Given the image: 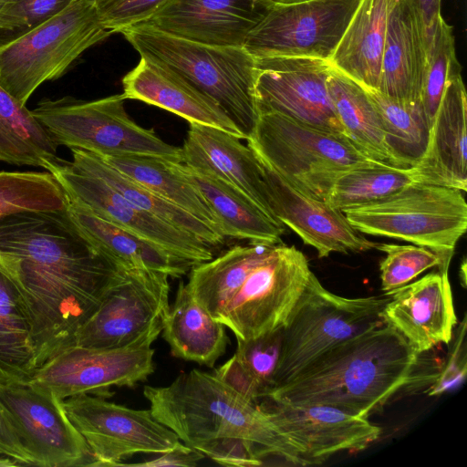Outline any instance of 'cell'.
<instances>
[{
	"label": "cell",
	"mask_w": 467,
	"mask_h": 467,
	"mask_svg": "<svg viewBox=\"0 0 467 467\" xmlns=\"http://www.w3.org/2000/svg\"><path fill=\"white\" fill-rule=\"evenodd\" d=\"M9 0H0V13L2 12V10L4 9V7L5 6V5L8 3Z\"/></svg>",
	"instance_id": "816d5d0a"
},
{
	"label": "cell",
	"mask_w": 467,
	"mask_h": 467,
	"mask_svg": "<svg viewBox=\"0 0 467 467\" xmlns=\"http://www.w3.org/2000/svg\"><path fill=\"white\" fill-rule=\"evenodd\" d=\"M379 113L388 150L400 168L415 166L430 140L431 125L421 103L390 99L378 90L366 89Z\"/></svg>",
	"instance_id": "d590c367"
},
{
	"label": "cell",
	"mask_w": 467,
	"mask_h": 467,
	"mask_svg": "<svg viewBox=\"0 0 467 467\" xmlns=\"http://www.w3.org/2000/svg\"><path fill=\"white\" fill-rule=\"evenodd\" d=\"M69 200L95 215L151 242L193 265L213 258L214 250L195 235L149 213L100 178L58 158L48 171Z\"/></svg>",
	"instance_id": "2e32d148"
},
{
	"label": "cell",
	"mask_w": 467,
	"mask_h": 467,
	"mask_svg": "<svg viewBox=\"0 0 467 467\" xmlns=\"http://www.w3.org/2000/svg\"><path fill=\"white\" fill-rule=\"evenodd\" d=\"M70 421L85 439L91 466H119L138 453L160 454L182 441L150 410H135L83 393L63 400Z\"/></svg>",
	"instance_id": "7c38bea8"
},
{
	"label": "cell",
	"mask_w": 467,
	"mask_h": 467,
	"mask_svg": "<svg viewBox=\"0 0 467 467\" xmlns=\"http://www.w3.org/2000/svg\"><path fill=\"white\" fill-rule=\"evenodd\" d=\"M182 153V163L229 183L282 224L272 210L261 162L240 138L219 129L190 123Z\"/></svg>",
	"instance_id": "603a6c76"
},
{
	"label": "cell",
	"mask_w": 467,
	"mask_h": 467,
	"mask_svg": "<svg viewBox=\"0 0 467 467\" xmlns=\"http://www.w3.org/2000/svg\"><path fill=\"white\" fill-rule=\"evenodd\" d=\"M68 213L88 238L119 266L147 269L180 278L193 265L166 249L120 228L69 200Z\"/></svg>",
	"instance_id": "4316f807"
},
{
	"label": "cell",
	"mask_w": 467,
	"mask_h": 467,
	"mask_svg": "<svg viewBox=\"0 0 467 467\" xmlns=\"http://www.w3.org/2000/svg\"><path fill=\"white\" fill-rule=\"evenodd\" d=\"M389 0H361L337 48L330 67L368 90H378Z\"/></svg>",
	"instance_id": "484cf974"
},
{
	"label": "cell",
	"mask_w": 467,
	"mask_h": 467,
	"mask_svg": "<svg viewBox=\"0 0 467 467\" xmlns=\"http://www.w3.org/2000/svg\"><path fill=\"white\" fill-rule=\"evenodd\" d=\"M183 168L216 215L225 238L269 244L282 243L286 227L267 216L247 196L214 175L184 163Z\"/></svg>",
	"instance_id": "f1b7e54d"
},
{
	"label": "cell",
	"mask_w": 467,
	"mask_h": 467,
	"mask_svg": "<svg viewBox=\"0 0 467 467\" xmlns=\"http://www.w3.org/2000/svg\"><path fill=\"white\" fill-rule=\"evenodd\" d=\"M213 374L250 401L259 403L266 393V389L235 353Z\"/></svg>",
	"instance_id": "f6af8a7d"
},
{
	"label": "cell",
	"mask_w": 467,
	"mask_h": 467,
	"mask_svg": "<svg viewBox=\"0 0 467 467\" xmlns=\"http://www.w3.org/2000/svg\"><path fill=\"white\" fill-rule=\"evenodd\" d=\"M236 340L235 354L267 392L273 387L281 354L282 328L249 340Z\"/></svg>",
	"instance_id": "60d3db41"
},
{
	"label": "cell",
	"mask_w": 467,
	"mask_h": 467,
	"mask_svg": "<svg viewBox=\"0 0 467 467\" xmlns=\"http://www.w3.org/2000/svg\"><path fill=\"white\" fill-rule=\"evenodd\" d=\"M0 400L36 466H91L88 446L67 417L64 400L28 383H0Z\"/></svg>",
	"instance_id": "9a60e30c"
},
{
	"label": "cell",
	"mask_w": 467,
	"mask_h": 467,
	"mask_svg": "<svg viewBox=\"0 0 467 467\" xmlns=\"http://www.w3.org/2000/svg\"><path fill=\"white\" fill-rule=\"evenodd\" d=\"M126 99H136L168 110L189 123L219 129L241 140L245 134L211 97L165 64L140 56L138 65L122 78Z\"/></svg>",
	"instance_id": "7402d4cb"
},
{
	"label": "cell",
	"mask_w": 467,
	"mask_h": 467,
	"mask_svg": "<svg viewBox=\"0 0 467 467\" xmlns=\"http://www.w3.org/2000/svg\"><path fill=\"white\" fill-rule=\"evenodd\" d=\"M36 370L29 310L16 282L0 265V383L26 384Z\"/></svg>",
	"instance_id": "1f68e13d"
},
{
	"label": "cell",
	"mask_w": 467,
	"mask_h": 467,
	"mask_svg": "<svg viewBox=\"0 0 467 467\" xmlns=\"http://www.w3.org/2000/svg\"><path fill=\"white\" fill-rule=\"evenodd\" d=\"M143 395L153 417L199 451L212 443L240 440L254 444L264 457L300 465L260 403L246 400L213 374L193 368L168 386H145Z\"/></svg>",
	"instance_id": "3957f363"
},
{
	"label": "cell",
	"mask_w": 467,
	"mask_h": 467,
	"mask_svg": "<svg viewBox=\"0 0 467 467\" xmlns=\"http://www.w3.org/2000/svg\"><path fill=\"white\" fill-rule=\"evenodd\" d=\"M419 353L383 324L332 347L264 399L292 405H326L368 418L413 378Z\"/></svg>",
	"instance_id": "7a4b0ae2"
},
{
	"label": "cell",
	"mask_w": 467,
	"mask_h": 467,
	"mask_svg": "<svg viewBox=\"0 0 467 467\" xmlns=\"http://www.w3.org/2000/svg\"><path fill=\"white\" fill-rule=\"evenodd\" d=\"M100 157L125 176L174 203L223 234L216 215L200 190L184 171L182 162L141 155Z\"/></svg>",
	"instance_id": "f546056e"
},
{
	"label": "cell",
	"mask_w": 467,
	"mask_h": 467,
	"mask_svg": "<svg viewBox=\"0 0 467 467\" xmlns=\"http://www.w3.org/2000/svg\"><path fill=\"white\" fill-rule=\"evenodd\" d=\"M57 147L32 110L0 84V161L48 171Z\"/></svg>",
	"instance_id": "e575fe53"
},
{
	"label": "cell",
	"mask_w": 467,
	"mask_h": 467,
	"mask_svg": "<svg viewBox=\"0 0 467 467\" xmlns=\"http://www.w3.org/2000/svg\"><path fill=\"white\" fill-rule=\"evenodd\" d=\"M100 20L109 31L145 22L166 0H94Z\"/></svg>",
	"instance_id": "7bdbcfd3"
},
{
	"label": "cell",
	"mask_w": 467,
	"mask_h": 467,
	"mask_svg": "<svg viewBox=\"0 0 467 467\" xmlns=\"http://www.w3.org/2000/svg\"><path fill=\"white\" fill-rule=\"evenodd\" d=\"M413 182L410 168L368 161L340 174L326 202L343 213L379 201Z\"/></svg>",
	"instance_id": "8d00e7d4"
},
{
	"label": "cell",
	"mask_w": 467,
	"mask_h": 467,
	"mask_svg": "<svg viewBox=\"0 0 467 467\" xmlns=\"http://www.w3.org/2000/svg\"><path fill=\"white\" fill-rule=\"evenodd\" d=\"M122 94L84 101L42 99L32 110L55 143L99 156L141 155L182 162V148L162 140L127 113Z\"/></svg>",
	"instance_id": "ba28073f"
},
{
	"label": "cell",
	"mask_w": 467,
	"mask_h": 467,
	"mask_svg": "<svg viewBox=\"0 0 467 467\" xmlns=\"http://www.w3.org/2000/svg\"><path fill=\"white\" fill-rule=\"evenodd\" d=\"M246 140L293 187L324 202L340 174L371 161L345 135L276 112L258 114Z\"/></svg>",
	"instance_id": "8992f818"
},
{
	"label": "cell",
	"mask_w": 467,
	"mask_h": 467,
	"mask_svg": "<svg viewBox=\"0 0 467 467\" xmlns=\"http://www.w3.org/2000/svg\"><path fill=\"white\" fill-rule=\"evenodd\" d=\"M272 5L265 0H166L143 23L190 41L244 47Z\"/></svg>",
	"instance_id": "ffe728a7"
},
{
	"label": "cell",
	"mask_w": 467,
	"mask_h": 467,
	"mask_svg": "<svg viewBox=\"0 0 467 467\" xmlns=\"http://www.w3.org/2000/svg\"><path fill=\"white\" fill-rule=\"evenodd\" d=\"M0 455L9 457L19 465H35L31 455L21 443L0 400Z\"/></svg>",
	"instance_id": "bcb514c9"
},
{
	"label": "cell",
	"mask_w": 467,
	"mask_h": 467,
	"mask_svg": "<svg viewBox=\"0 0 467 467\" xmlns=\"http://www.w3.org/2000/svg\"><path fill=\"white\" fill-rule=\"evenodd\" d=\"M343 213L359 233L429 248L448 264L467 229L464 192L420 182L410 183L385 198Z\"/></svg>",
	"instance_id": "52a82bcc"
},
{
	"label": "cell",
	"mask_w": 467,
	"mask_h": 467,
	"mask_svg": "<svg viewBox=\"0 0 467 467\" xmlns=\"http://www.w3.org/2000/svg\"><path fill=\"white\" fill-rule=\"evenodd\" d=\"M111 34L94 0H76L23 32L0 37V84L26 105L40 85L62 77L87 49Z\"/></svg>",
	"instance_id": "5b68a950"
},
{
	"label": "cell",
	"mask_w": 467,
	"mask_h": 467,
	"mask_svg": "<svg viewBox=\"0 0 467 467\" xmlns=\"http://www.w3.org/2000/svg\"><path fill=\"white\" fill-rule=\"evenodd\" d=\"M0 265L29 310L36 368L72 345L126 269L88 238L67 209L0 219Z\"/></svg>",
	"instance_id": "6da1fadb"
},
{
	"label": "cell",
	"mask_w": 467,
	"mask_h": 467,
	"mask_svg": "<svg viewBox=\"0 0 467 467\" xmlns=\"http://www.w3.org/2000/svg\"><path fill=\"white\" fill-rule=\"evenodd\" d=\"M153 459L137 463H120L119 466H136V467H166L182 466L194 467L205 456L192 447L182 443L177 447L163 453L157 454Z\"/></svg>",
	"instance_id": "7dc6e473"
},
{
	"label": "cell",
	"mask_w": 467,
	"mask_h": 467,
	"mask_svg": "<svg viewBox=\"0 0 467 467\" xmlns=\"http://www.w3.org/2000/svg\"><path fill=\"white\" fill-rule=\"evenodd\" d=\"M330 70L328 61L319 58H255L257 115L276 112L345 135L327 89Z\"/></svg>",
	"instance_id": "e0dca14e"
},
{
	"label": "cell",
	"mask_w": 467,
	"mask_h": 467,
	"mask_svg": "<svg viewBox=\"0 0 467 467\" xmlns=\"http://www.w3.org/2000/svg\"><path fill=\"white\" fill-rule=\"evenodd\" d=\"M161 325L173 357L209 368L224 354L229 342L225 327L195 300L183 281Z\"/></svg>",
	"instance_id": "83f0119b"
},
{
	"label": "cell",
	"mask_w": 467,
	"mask_h": 467,
	"mask_svg": "<svg viewBox=\"0 0 467 467\" xmlns=\"http://www.w3.org/2000/svg\"><path fill=\"white\" fill-rule=\"evenodd\" d=\"M388 299L386 294L355 298L337 296L312 273L282 327L273 387L289 381L338 343L385 324L382 313Z\"/></svg>",
	"instance_id": "9c48e42d"
},
{
	"label": "cell",
	"mask_w": 467,
	"mask_h": 467,
	"mask_svg": "<svg viewBox=\"0 0 467 467\" xmlns=\"http://www.w3.org/2000/svg\"><path fill=\"white\" fill-rule=\"evenodd\" d=\"M385 294L389 296L382 313L385 323L397 329L417 353L450 343L457 317L448 269Z\"/></svg>",
	"instance_id": "44dd1931"
},
{
	"label": "cell",
	"mask_w": 467,
	"mask_h": 467,
	"mask_svg": "<svg viewBox=\"0 0 467 467\" xmlns=\"http://www.w3.org/2000/svg\"><path fill=\"white\" fill-rule=\"evenodd\" d=\"M19 466V463L9 457H0V467Z\"/></svg>",
	"instance_id": "681fc988"
},
{
	"label": "cell",
	"mask_w": 467,
	"mask_h": 467,
	"mask_svg": "<svg viewBox=\"0 0 467 467\" xmlns=\"http://www.w3.org/2000/svg\"><path fill=\"white\" fill-rule=\"evenodd\" d=\"M361 0H310L273 5L248 34L254 58L312 57L328 61Z\"/></svg>",
	"instance_id": "4fadbf2b"
},
{
	"label": "cell",
	"mask_w": 467,
	"mask_h": 467,
	"mask_svg": "<svg viewBox=\"0 0 467 467\" xmlns=\"http://www.w3.org/2000/svg\"><path fill=\"white\" fill-rule=\"evenodd\" d=\"M327 89L346 137L368 159L396 166L385 141L379 113L367 90L332 67Z\"/></svg>",
	"instance_id": "836d02e7"
},
{
	"label": "cell",
	"mask_w": 467,
	"mask_h": 467,
	"mask_svg": "<svg viewBox=\"0 0 467 467\" xmlns=\"http://www.w3.org/2000/svg\"><path fill=\"white\" fill-rule=\"evenodd\" d=\"M461 69L455 54L452 26L441 16L430 46L420 103L432 126L451 75Z\"/></svg>",
	"instance_id": "f35d334b"
},
{
	"label": "cell",
	"mask_w": 467,
	"mask_h": 467,
	"mask_svg": "<svg viewBox=\"0 0 467 467\" xmlns=\"http://www.w3.org/2000/svg\"><path fill=\"white\" fill-rule=\"evenodd\" d=\"M76 0H9L0 13V32H23L59 13Z\"/></svg>",
	"instance_id": "b9f144b4"
},
{
	"label": "cell",
	"mask_w": 467,
	"mask_h": 467,
	"mask_svg": "<svg viewBox=\"0 0 467 467\" xmlns=\"http://www.w3.org/2000/svg\"><path fill=\"white\" fill-rule=\"evenodd\" d=\"M120 33L140 56L165 64L213 99L248 139L257 118L255 58L244 47L190 41L145 23Z\"/></svg>",
	"instance_id": "277c9868"
},
{
	"label": "cell",
	"mask_w": 467,
	"mask_h": 467,
	"mask_svg": "<svg viewBox=\"0 0 467 467\" xmlns=\"http://www.w3.org/2000/svg\"><path fill=\"white\" fill-rule=\"evenodd\" d=\"M274 245H234L215 258L193 265L186 285L195 300L218 321L249 273Z\"/></svg>",
	"instance_id": "4dcf8cb0"
},
{
	"label": "cell",
	"mask_w": 467,
	"mask_h": 467,
	"mask_svg": "<svg viewBox=\"0 0 467 467\" xmlns=\"http://www.w3.org/2000/svg\"><path fill=\"white\" fill-rule=\"evenodd\" d=\"M428 63L420 16L410 0H389L378 91L400 101L420 102Z\"/></svg>",
	"instance_id": "d4e9b609"
},
{
	"label": "cell",
	"mask_w": 467,
	"mask_h": 467,
	"mask_svg": "<svg viewBox=\"0 0 467 467\" xmlns=\"http://www.w3.org/2000/svg\"><path fill=\"white\" fill-rule=\"evenodd\" d=\"M415 182L467 190V98L461 69L450 77L427 149L410 168Z\"/></svg>",
	"instance_id": "cb8c5ba5"
},
{
	"label": "cell",
	"mask_w": 467,
	"mask_h": 467,
	"mask_svg": "<svg viewBox=\"0 0 467 467\" xmlns=\"http://www.w3.org/2000/svg\"><path fill=\"white\" fill-rule=\"evenodd\" d=\"M466 315L455 332V338L444 366L426 390L428 396H440L461 385L467 374Z\"/></svg>",
	"instance_id": "ee69618b"
},
{
	"label": "cell",
	"mask_w": 467,
	"mask_h": 467,
	"mask_svg": "<svg viewBox=\"0 0 467 467\" xmlns=\"http://www.w3.org/2000/svg\"><path fill=\"white\" fill-rule=\"evenodd\" d=\"M161 321L132 343L117 348L71 345L36 368L28 384L48 390L61 400L83 393L105 397L113 387H134L153 373L152 343Z\"/></svg>",
	"instance_id": "8fae6325"
},
{
	"label": "cell",
	"mask_w": 467,
	"mask_h": 467,
	"mask_svg": "<svg viewBox=\"0 0 467 467\" xmlns=\"http://www.w3.org/2000/svg\"><path fill=\"white\" fill-rule=\"evenodd\" d=\"M70 150L73 157L71 162L74 166L100 178L142 210L195 235L213 250L225 243V237L223 234L174 203L125 176L100 156L79 149Z\"/></svg>",
	"instance_id": "d6a6232c"
},
{
	"label": "cell",
	"mask_w": 467,
	"mask_h": 467,
	"mask_svg": "<svg viewBox=\"0 0 467 467\" xmlns=\"http://www.w3.org/2000/svg\"><path fill=\"white\" fill-rule=\"evenodd\" d=\"M258 159L276 220L314 247L319 258L332 253H360L376 247V243L361 236L350 225L341 211L302 193Z\"/></svg>",
	"instance_id": "d6986e66"
},
{
	"label": "cell",
	"mask_w": 467,
	"mask_h": 467,
	"mask_svg": "<svg viewBox=\"0 0 467 467\" xmlns=\"http://www.w3.org/2000/svg\"><path fill=\"white\" fill-rule=\"evenodd\" d=\"M312 273L301 251L275 244L249 273L218 321L241 340L282 328Z\"/></svg>",
	"instance_id": "30bf717a"
},
{
	"label": "cell",
	"mask_w": 467,
	"mask_h": 467,
	"mask_svg": "<svg viewBox=\"0 0 467 467\" xmlns=\"http://www.w3.org/2000/svg\"><path fill=\"white\" fill-rule=\"evenodd\" d=\"M169 276L147 269H125L95 312L82 324L72 345L91 348L127 346L161 321L168 311Z\"/></svg>",
	"instance_id": "5bb4252c"
},
{
	"label": "cell",
	"mask_w": 467,
	"mask_h": 467,
	"mask_svg": "<svg viewBox=\"0 0 467 467\" xmlns=\"http://www.w3.org/2000/svg\"><path fill=\"white\" fill-rule=\"evenodd\" d=\"M272 5H291L310 0H265Z\"/></svg>",
	"instance_id": "f907efd6"
},
{
	"label": "cell",
	"mask_w": 467,
	"mask_h": 467,
	"mask_svg": "<svg viewBox=\"0 0 467 467\" xmlns=\"http://www.w3.org/2000/svg\"><path fill=\"white\" fill-rule=\"evenodd\" d=\"M259 403L279 435L295 450L301 466L321 464L340 451H363L382 432L368 418L330 406Z\"/></svg>",
	"instance_id": "ac0fdd59"
},
{
	"label": "cell",
	"mask_w": 467,
	"mask_h": 467,
	"mask_svg": "<svg viewBox=\"0 0 467 467\" xmlns=\"http://www.w3.org/2000/svg\"><path fill=\"white\" fill-rule=\"evenodd\" d=\"M418 10L422 20L426 40L428 44V53L430 46L438 24L441 15V0H410Z\"/></svg>",
	"instance_id": "c3c4849f"
},
{
	"label": "cell",
	"mask_w": 467,
	"mask_h": 467,
	"mask_svg": "<svg viewBox=\"0 0 467 467\" xmlns=\"http://www.w3.org/2000/svg\"><path fill=\"white\" fill-rule=\"evenodd\" d=\"M68 204L49 171H0V219L26 211L66 210Z\"/></svg>",
	"instance_id": "74e56055"
},
{
	"label": "cell",
	"mask_w": 467,
	"mask_h": 467,
	"mask_svg": "<svg viewBox=\"0 0 467 467\" xmlns=\"http://www.w3.org/2000/svg\"><path fill=\"white\" fill-rule=\"evenodd\" d=\"M375 248L386 254L379 264L381 289L385 293L409 284L430 268L449 269L450 264L441 254L423 246L377 244Z\"/></svg>",
	"instance_id": "ab89813d"
}]
</instances>
